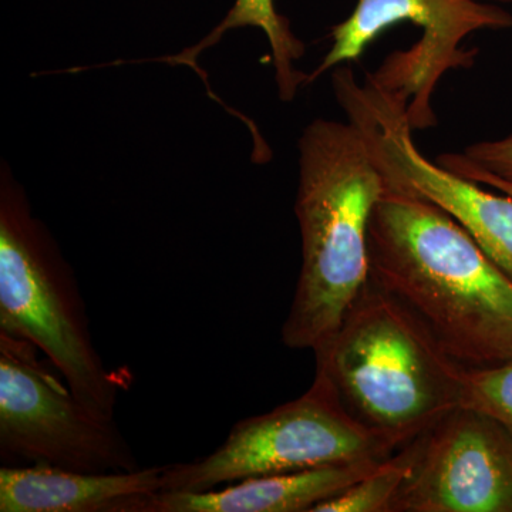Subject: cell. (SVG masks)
Listing matches in <instances>:
<instances>
[{"label": "cell", "mask_w": 512, "mask_h": 512, "mask_svg": "<svg viewBox=\"0 0 512 512\" xmlns=\"http://www.w3.org/2000/svg\"><path fill=\"white\" fill-rule=\"evenodd\" d=\"M399 450L343 406L316 370L308 392L272 412L238 421L208 456L167 466V490L201 493L247 478L356 461H383Z\"/></svg>", "instance_id": "5b68a950"}, {"label": "cell", "mask_w": 512, "mask_h": 512, "mask_svg": "<svg viewBox=\"0 0 512 512\" xmlns=\"http://www.w3.org/2000/svg\"><path fill=\"white\" fill-rule=\"evenodd\" d=\"M437 164H440L441 167L446 168V170L451 171V173H456L461 175V177L467 178V180L474 181V183H478L484 185V187L494 188V190L503 192V194L510 195L512 197V183H508V181L501 180V178L494 177V175L483 173V171L473 170V168L464 167V165L450 163V161L441 160V158H437Z\"/></svg>", "instance_id": "2e32d148"}, {"label": "cell", "mask_w": 512, "mask_h": 512, "mask_svg": "<svg viewBox=\"0 0 512 512\" xmlns=\"http://www.w3.org/2000/svg\"><path fill=\"white\" fill-rule=\"evenodd\" d=\"M476 2H512V0H476Z\"/></svg>", "instance_id": "e0dca14e"}, {"label": "cell", "mask_w": 512, "mask_h": 512, "mask_svg": "<svg viewBox=\"0 0 512 512\" xmlns=\"http://www.w3.org/2000/svg\"><path fill=\"white\" fill-rule=\"evenodd\" d=\"M313 353L316 370L348 412L397 448L460 406L466 367L370 278L338 330Z\"/></svg>", "instance_id": "3957f363"}, {"label": "cell", "mask_w": 512, "mask_h": 512, "mask_svg": "<svg viewBox=\"0 0 512 512\" xmlns=\"http://www.w3.org/2000/svg\"><path fill=\"white\" fill-rule=\"evenodd\" d=\"M460 406L488 414L512 436V359L497 366L466 369Z\"/></svg>", "instance_id": "5bb4252c"}, {"label": "cell", "mask_w": 512, "mask_h": 512, "mask_svg": "<svg viewBox=\"0 0 512 512\" xmlns=\"http://www.w3.org/2000/svg\"><path fill=\"white\" fill-rule=\"evenodd\" d=\"M439 158L512 183V134L500 140L480 141L463 153L441 154Z\"/></svg>", "instance_id": "9a60e30c"}, {"label": "cell", "mask_w": 512, "mask_h": 512, "mask_svg": "<svg viewBox=\"0 0 512 512\" xmlns=\"http://www.w3.org/2000/svg\"><path fill=\"white\" fill-rule=\"evenodd\" d=\"M387 188L355 123L318 119L303 130L295 205L302 265L282 328L289 349L315 352L369 282V225Z\"/></svg>", "instance_id": "7a4b0ae2"}, {"label": "cell", "mask_w": 512, "mask_h": 512, "mask_svg": "<svg viewBox=\"0 0 512 512\" xmlns=\"http://www.w3.org/2000/svg\"><path fill=\"white\" fill-rule=\"evenodd\" d=\"M239 28H258L265 33L274 59L279 97L284 101L295 99L299 87L308 84V76L295 66L305 55V45L292 32L289 20L276 10L275 0H235L227 16L200 45L184 50L180 55L167 57L164 62L188 64L198 70L195 59L202 50L215 45L228 30Z\"/></svg>", "instance_id": "7c38bea8"}, {"label": "cell", "mask_w": 512, "mask_h": 512, "mask_svg": "<svg viewBox=\"0 0 512 512\" xmlns=\"http://www.w3.org/2000/svg\"><path fill=\"white\" fill-rule=\"evenodd\" d=\"M167 466L83 473L63 468H0V512H150L167 490Z\"/></svg>", "instance_id": "30bf717a"}, {"label": "cell", "mask_w": 512, "mask_h": 512, "mask_svg": "<svg viewBox=\"0 0 512 512\" xmlns=\"http://www.w3.org/2000/svg\"><path fill=\"white\" fill-rule=\"evenodd\" d=\"M402 22L420 28V39L409 50L392 53L369 76L406 103L414 131L437 126L431 99L444 74L470 69L476 62L477 50L464 47V40L480 30L512 28V15L476 0H357L348 18L333 26L332 46L308 74V84L335 67L357 62L377 37Z\"/></svg>", "instance_id": "8992f818"}, {"label": "cell", "mask_w": 512, "mask_h": 512, "mask_svg": "<svg viewBox=\"0 0 512 512\" xmlns=\"http://www.w3.org/2000/svg\"><path fill=\"white\" fill-rule=\"evenodd\" d=\"M332 79L336 99L365 133L389 184L440 205L512 282V197L487 191L424 157L414 143L406 103L369 76L359 84L352 69L340 67Z\"/></svg>", "instance_id": "ba28073f"}, {"label": "cell", "mask_w": 512, "mask_h": 512, "mask_svg": "<svg viewBox=\"0 0 512 512\" xmlns=\"http://www.w3.org/2000/svg\"><path fill=\"white\" fill-rule=\"evenodd\" d=\"M392 512H512V436L458 406L420 436L412 477Z\"/></svg>", "instance_id": "9c48e42d"}, {"label": "cell", "mask_w": 512, "mask_h": 512, "mask_svg": "<svg viewBox=\"0 0 512 512\" xmlns=\"http://www.w3.org/2000/svg\"><path fill=\"white\" fill-rule=\"evenodd\" d=\"M419 453L420 436L377 464L338 497L316 505L312 512H392L397 494L412 477Z\"/></svg>", "instance_id": "4fadbf2b"}, {"label": "cell", "mask_w": 512, "mask_h": 512, "mask_svg": "<svg viewBox=\"0 0 512 512\" xmlns=\"http://www.w3.org/2000/svg\"><path fill=\"white\" fill-rule=\"evenodd\" d=\"M369 266L461 366L512 359V282L440 205L389 184L370 220Z\"/></svg>", "instance_id": "6da1fadb"}, {"label": "cell", "mask_w": 512, "mask_h": 512, "mask_svg": "<svg viewBox=\"0 0 512 512\" xmlns=\"http://www.w3.org/2000/svg\"><path fill=\"white\" fill-rule=\"evenodd\" d=\"M0 332L33 343L87 409L114 419L119 384L94 346L72 266L6 165L0 175Z\"/></svg>", "instance_id": "277c9868"}, {"label": "cell", "mask_w": 512, "mask_h": 512, "mask_svg": "<svg viewBox=\"0 0 512 512\" xmlns=\"http://www.w3.org/2000/svg\"><path fill=\"white\" fill-rule=\"evenodd\" d=\"M36 349L0 332L2 460L83 473L141 468L116 421L87 409L37 360Z\"/></svg>", "instance_id": "52a82bcc"}, {"label": "cell", "mask_w": 512, "mask_h": 512, "mask_svg": "<svg viewBox=\"0 0 512 512\" xmlns=\"http://www.w3.org/2000/svg\"><path fill=\"white\" fill-rule=\"evenodd\" d=\"M380 463L356 461L252 477L225 485L222 490L201 493L163 491L154 497L150 512H312L316 505L338 497Z\"/></svg>", "instance_id": "8fae6325"}]
</instances>
